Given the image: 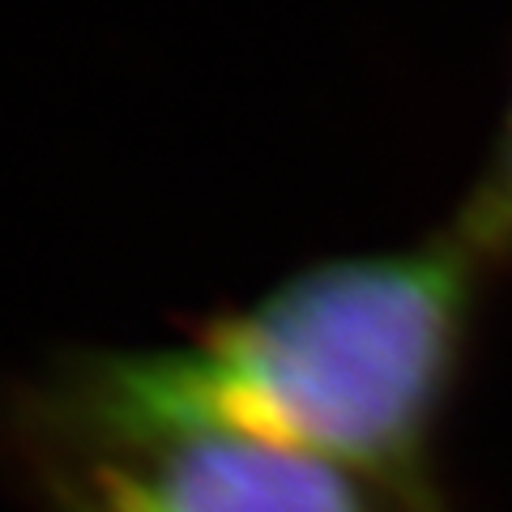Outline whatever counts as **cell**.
Here are the masks:
<instances>
[{"label":"cell","instance_id":"1","mask_svg":"<svg viewBox=\"0 0 512 512\" xmlns=\"http://www.w3.org/2000/svg\"><path fill=\"white\" fill-rule=\"evenodd\" d=\"M483 282L448 227L325 256L175 342L64 350L13 397L9 444L239 436L355 474L397 512H457L440 448Z\"/></svg>","mask_w":512,"mask_h":512},{"label":"cell","instance_id":"2","mask_svg":"<svg viewBox=\"0 0 512 512\" xmlns=\"http://www.w3.org/2000/svg\"><path fill=\"white\" fill-rule=\"evenodd\" d=\"M43 512H397L376 487L239 436H150L22 457Z\"/></svg>","mask_w":512,"mask_h":512},{"label":"cell","instance_id":"3","mask_svg":"<svg viewBox=\"0 0 512 512\" xmlns=\"http://www.w3.org/2000/svg\"><path fill=\"white\" fill-rule=\"evenodd\" d=\"M448 235L487 274L512 261V94L504 103L500 124L491 133L483 163L474 171V184L461 197L453 222H448Z\"/></svg>","mask_w":512,"mask_h":512}]
</instances>
